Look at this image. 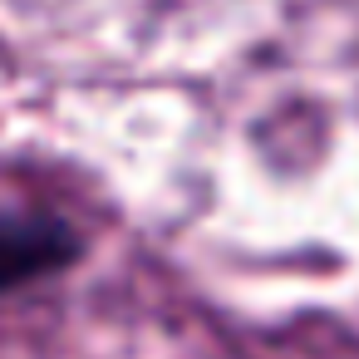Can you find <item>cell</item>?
<instances>
[{
    "instance_id": "cell-1",
    "label": "cell",
    "mask_w": 359,
    "mask_h": 359,
    "mask_svg": "<svg viewBox=\"0 0 359 359\" xmlns=\"http://www.w3.org/2000/svg\"><path fill=\"white\" fill-rule=\"evenodd\" d=\"M74 256V231L50 217H0V290L60 271Z\"/></svg>"
}]
</instances>
